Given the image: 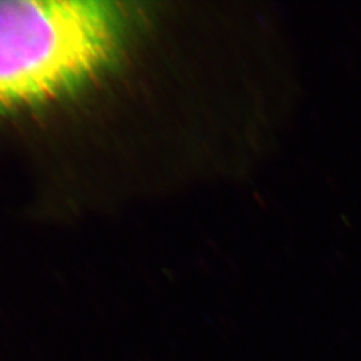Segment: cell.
<instances>
[{"label":"cell","mask_w":361,"mask_h":361,"mask_svg":"<svg viewBox=\"0 0 361 361\" xmlns=\"http://www.w3.org/2000/svg\"><path fill=\"white\" fill-rule=\"evenodd\" d=\"M131 22L129 3L0 0V113L87 86L116 63Z\"/></svg>","instance_id":"6da1fadb"}]
</instances>
